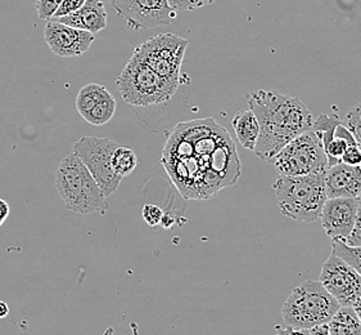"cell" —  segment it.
Instances as JSON below:
<instances>
[{
    "instance_id": "obj_1",
    "label": "cell",
    "mask_w": 361,
    "mask_h": 335,
    "mask_svg": "<svg viewBox=\"0 0 361 335\" xmlns=\"http://www.w3.org/2000/svg\"><path fill=\"white\" fill-rule=\"evenodd\" d=\"M161 164L187 200H207L240 177L235 142L214 119L179 123L167 136Z\"/></svg>"
},
{
    "instance_id": "obj_2",
    "label": "cell",
    "mask_w": 361,
    "mask_h": 335,
    "mask_svg": "<svg viewBox=\"0 0 361 335\" xmlns=\"http://www.w3.org/2000/svg\"><path fill=\"white\" fill-rule=\"evenodd\" d=\"M248 105L260 125L253 153L261 160L273 163L292 139L312 129L311 112L296 97L260 89L248 97Z\"/></svg>"
},
{
    "instance_id": "obj_3",
    "label": "cell",
    "mask_w": 361,
    "mask_h": 335,
    "mask_svg": "<svg viewBox=\"0 0 361 335\" xmlns=\"http://www.w3.org/2000/svg\"><path fill=\"white\" fill-rule=\"evenodd\" d=\"M54 184L66 208L73 213H106L109 208L94 177L73 151L58 164Z\"/></svg>"
},
{
    "instance_id": "obj_4",
    "label": "cell",
    "mask_w": 361,
    "mask_h": 335,
    "mask_svg": "<svg viewBox=\"0 0 361 335\" xmlns=\"http://www.w3.org/2000/svg\"><path fill=\"white\" fill-rule=\"evenodd\" d=\"M276 201L283 216L297 222H314L320 218L326 201L325 173L286 177L273 183Z\"/></svg>"
},
{
    "instance_id": "obj_5",
    "label": "cell",
    "mask_w": 361,
    "mask_h": 335,
    "mask_svg": "<svg viewBox=\"0 0 361 335\" xmlns=\"http://www.w3.org/2000/svg\"><path fill=\"white\" fill-rule=\"evenodd\" d=\"M340 307L320 281L306 280L286 299L282 307L283 321L286 327L310 330L328 324Z\"/></svg>"
},
{
    "instance_id": "obj_6",
    "label": "cell",
    "mask_w": 361,
    "mask_h": 335,
    "mask_svg": "<svg viewBox=\"0 0 361 335\" xmlns=\"http://www.w3.org/2000/svg\"><path fill=\"white\" fill-rule=\"evenodd\" d=\"M116 86L123 101L137 107L167 102L176 92V88L162 79L134 54L117 78Z\"/></svg>"
},
{
    "instance_id": "obj_7",
    "label": "cell",
    "mask_w": 361,
    "mask_h": 335,
    "mask_svg": "<svg viewBox=\"0 0 361 335\" xmlns=\"http://www.w3.org/2000/svg\"><path fill=\"white\" fill-rule=\"evenodd\" d=\"M273 164L278 175L286 177L325 173L329 168L323 142L312 129L283 147Z\"/></svg>"
},
{
    "instance_id": "obj_8",
    "label": "cell",
    "mask_w": 361,
    "mask_h": 335,
    "mask_svg": "<svg viewBox=\"0 0 361 335\" xmlns=\"http://www.w3.org/2000/svg\"><path fill=\"white\" fill-rule=\"evenodd\" d=\"M188 40L171 33L159 34L139 44L134 56L149 66L154 73L173 87L180 86V69Z\"/></svg>"
},
{
    "instance_id": "obj_9",
    "label": "cell",
    "mask_w": 361,
    "mask_h": 335,
    "mask_svg": "<svg viewBox=\"0 0 361 335\" xmlns=\"http://www.w3.org/2000/svg\"><path fill=\"white\" fill-rule=\"evenodd\" d=\"M120 146L115 141L98 137H82L75 142L73 153L94 177L104 196H111L118 189L123 178L116 175L111 165L112 153Z\"/></svg>"
},
{
    "instance_id": "obj_10",
    "label": "cell",
    "mask_w": 361,
    "mask_h": 335,
    "mask_svg": "<svg viewBox=\"0 0 361 335\" xmlns=\"http://www.w3.org/2000/svg\"><path fill=\"white\" fill-rule=\"evenodd\" d=\"M111 4L133 31L169 26L176 17L167 0H111Z\"/></svg>"
},
{
    "instance_id": "obj_11",
    "label": "cell",
    "mask_w": 361,
    "mask_h": 335,
    "mask_svg": "<svg viewBox=\"0 0 361 335\" xmlns=\"http://www.w3.org/2000/svg\"><path fill=\"white\" fill-rule=\"evenodd\" d=\"M319 281L341 307H353L361 297L360 274L334 253L322 266Z\"/></svg>"
},
{
    "instance_id": "obj_12",
    "label": "cell",
    "mask_w": 361,
    "mask_h": 335,
    "mask_svg": "<svg viewBox=\"0 0 361 335\" xmlns=\"http://www.w3.org/2000/svg\"><path fill=\"white\" fill-rule=\"evenodd\" d=\"M44 40L58 57H79L90 49L94 34L49 20L44 28Z\"/></svg>"
},
{
    "instance_id": "obj_13",
    "label": "cell",
    "mask_w": 361,
    "mask_h": 335,
    "mask_svg": "<svg viewBox=\"0 0 361 335\" xmlns=\"http://www.w3.org/2000/svg\"><path fill=\"white\" fill-rule=\"evenodd\" d=\"M356 197L326 199L320 219L325 233L332 241L346 242L354 228Z\"/></svg>"
},
{
    "instance_id": "obj_14",
    "label": "cell",
    "mask_w": 361,
    "mask_h": 335,
    "mask_svg": "<svg viewBox=\"0 0 361 335\" xmlns=\"http://www.w3.org/2000/svg\"><path fill=\"white\" fill-rule=\"evenodd\" d=\"M312 131L323 142L329 168L341 163V158L347 148L356 143L354 136L348 131L345 122L334 115H320L314 122Z\"/></svg>"
},
{
    "instance_id": "obj_15",
    "label": "cell",
    "mask_w": 361,
    "mask_h": 335,
    "mask_svg": "<svg viewBox=\"0 0 361 335\" xmlns=\"http://www.w3.org/2000/svg\"><path fill=\"white\" fill-rule=\"evenodd\" d=\"M325 189L328 199L357 197L361 194V165L338 163L325 172Z\"/></svg>"
},
{
    "instance_id": "obj_16",
    "label": "cell",
    "mask_w": 361,
    "mask_h": 335,
    "mask_svg": "<svg viewBox=\"0 0 361 335\" xmlns=\"http://www.w3.org/2000/svg\"><path fill=\"white\" fill-rule=\"evenodd\" d=\"M51 21L61 22L75 29L97 34L107 28V12L102 0H87L79 11L71 15L51 18Z\"/></svg>"
},
{
    "instance_id": "obj_17",
    "label": "cell",
    "mask_w": 361,
    "mask_h": 335,
    "mask_svg": "<svg viewBox=\"0 0 361 335\" xmlns=\"http://www.w3.org/2000/svg\"><path fill=\"white\" fill-rule=\"evenodd\" d=\"M231 125L237 134L239 143L247 150L253 151L260 134V125L252 110H240L238 114L233 117Z\"/></svg>"
},
{
    "instance_id": "obj_18",
    "label": "cell",
    "mask_w": 361,
    "mask_h": 335,
    "mask_svg": "<svg viewBox=\"0 0 361 335\" xmlns=\"http://www.w3.org/2000/svg\"><path fill=\"white\" fill-rule=\"evenodd\" d=\"M326 325L331 335H361V322L353 307H340Z\"/></svg>"
},
{
    "instance_id": "obj_19",
    "label": "cell",
    "mask_w": 361,
    "mask_h": 335,
    "mask_svg": "<svg viewBox=\"0 0 361 335\" xmlns=\"http://www.w3.org/2000/svg\"><path fill=\"white\" fill-rule=\"evenodd\" d=\"M111 95L109 89L104 86L99 84H87L85 87L80 89L78 97H76V110L81 117H84L87 115L90 110L93 109L95 103L99 102L103 98H106L107 95Z\"/></svg>"
},
{
    "instance_id": "obj_20",
    "label": "cell",
    "mask_w": 361,
    "mask_h": 335,
    "mask_svg": "<svg viewBox=\"0 0 361 335\" xmlns=\"http://www.w3.org/2000/svg\"><path fill=\"white\" fill-rule=\"evenodd\" d=\"M111 165L116 175L125 178L130 175L137 165V153H134L129 147L118 146L112 153Z\"/></svg>"
},
{
    "instance_id": "obj_21",
    "label": "cell",
    "mask_w": 361,
    "mask_h": 335,
    "mask_svg": "<svg viewBox=\"0 0 361 335\" xmlns=\"http://www.w3.org/2000/svg\"><path fill=\"white\" fill-rule=\"evenodd\" d=\"M116 107H117V103H116L115 97L112 95H107L99 102L95 103L94 107L87 112L84 119L92 125L99 127V125L107 124L115 115Z\"/></svg>"
},
{
    "instance_id": "obj_22",
    "label": "cell",
    "mask_w": 361,
    "mask_h": 335,
    "mask_svg": "<svg viewBox=\"0 0 361 335\" xmlns=\"http://www.w3.org/2000/svg\"><path fill=\"white\" fill-rule=\"evenodd\" d=\"M332 253L345 259L361 275V247L353 248L346 245L345 242L332 241Z\"/></svg>"
},
{
    "instance_id": "obj_23",
    "label": "cell",
    "mask_w": 361,
    "mask_h": 335,
    "mask_svg": "<svg viewBox=\"0 0 361 335\" xmlns=\"http://www.w3.org/2000/svg\"><path fill=\"white\" fill-rule=\"evenodd\" d=\"M343 122L348 128V131H351V134L354 136L356 145L359 146L361 151V105H356L353 109L348 110Z\"/></svg>"
},
{
    "instance_id": "obj_24",
    "label": "cell",
    "mask_w": 361,
    "mask_h": 335,
    "mask_svg": "<svg viewBox=\"0 0 361 335\" xmlns=\"http://www.w3.org/2000/svg\"><path fill=\"white\" fill-rule=\"evenodd\" d=\"M175 12H189L206 7L216 0H167Z\"/></svg>"
},
{
    "instance_id": "obj_25",
    "label": "cell",
    "mask_w": 361,
    "mask_h": 335,
    "mask_svg": "<svg viewBox=\"0 0 361 335\" xmlns=\"http://www.w3.org/2000/svg\"><path fill=\"white\" fill-rule=\"evenodd\" d=\"M348 247L357 248L361 247V194L356 197V217H355L354 228L347 237L346 242Z\"/></svg>"
},
{
    "instance_id": "obj_26",
    "label": "cell",
    "mask_w": 361,
    "mask_h": 335,
    "mask_svg": "<svg viewBox=\"0 0 361 335\" xmlns=\"http://www.w3.org/2000/svg\"><path fill=\"white\" fill-rule=\"evenodd\" d=\"M62 1L63 0H37L35 8H37L39 18L49 21Z\"/></svg>"
},
{
    "instance_id": "obj_27",
    "label": "cell",
    "mask_w": 361,
    "mask_h": 335,
    "mask_svg": "<svg viewBox=\"0 0 361 335\" xmlns=\"http://www.w3.org/2000/svg\"><path fill=\"white\" fill-rule=\"evenodd\" d=\"M165 211L154 204H145L142 209V216L148 226L157 227L161 225Z\"/></svg>"
},
{
    "instance_id": "obj_28",
    "label": "cell",
    "mask_w": 361,
    "mask_h": 335,
    "mask_svg": "<svg viewBox=\"0 0 361 335\" xmlns=\"http://www.w3.org/2000/svg\"><path fill=\"white\" fill-rule=\"evenodd\" d=\"M85 1L87 0H63L51 18H58V17L71 15L73 12L79 11L80 8L85 4Z\"/></svg>"
},
{
    "instance_id": "obj_29",
    "label": "cell",
    "mask_w": 361,
    "mask_h": 335,
    "mask_svg": "<svg viewBox=\"0 0 361 335\" xmlns=\"http://www.w3.org/2000/svg\"><path fill=\"white\" fill-rule=\"evenodd\" d=\"M341 163L347 164V165H354V167L361 165V151L356 143L347 148L341 158Z\"/></svg>"
},
{
    "instance_id": "obj_30",
    "label": "cell",
    "mask_w": 361,
    "mask_h": 335,
    "mask_svg": "<svg viewBox=\"0 0 361 335\" xmlns=\"http://www.w3.org/2000/svg\"><path fill=\"white\" fill-rule=\"evenodd\" d=\"M275 335H311L310 330L306 329H295L290 327H275Z\"/></svg>"
},
{
    "instance_id": "obj_31",
    "label": "cell",
    "mask_w": 361,
    "mask_h": 335,
    "mask_svg": "<svg viewBox=\"0 0 361 335\" xmlns=\"http://www.w3.org/2000/svg\"><path fill=\"white\" fill-rule=\"evenodd\" d=\"M9 211H11V209H9L7 201L0 199V226L7 221L8 217H9Z\"/></svg>"
},
{
    "instance_id": "obj_32",
    "label": "cell",
    "mask_w": 361,
    "mask_h": 335,
    "mask_svg": "<svg viewBox=\"0 0 361 335\" xmlns=\"http://www.w3.org/2000/svg\"><path fill=\"white\" fill-rule=\"evenodd\" d=\"M311 335H331L329 334V330H328V325H319L315 328L310 329Z\"/></svg>"
},
{
    "instance_id": "obj_33",
    "label": "cell",
    "mask_w": 361,
    "mask_h": 335,
    "mask_svg": "<svg viewBox=\"0 0 361 335\" xmlns=\"http://www.w3.org/2000/svg\"><path fill=\"white\" fill-rule=\"evenodd\" d=\"M8 315H9V306H8L7 302L0 299V319L7 317Z\"/></svg>"
},
{
    "instance_id": "obj_34",
    "label": "cell",
    "mask_w": 361,
    "mask_h": 335,
    "mask_svg": "<svg viewBox=\"0 0 361 335\" xmlns=\"http://www.w3.org/2000/svg\"><path fill=\"white\" fill-rule=\"evenodd\" d=\"M353 308H354L355 314H356L357 319L361 322V297L355 302L354 305H353Z\"/></svg>"
}]
</instances>
